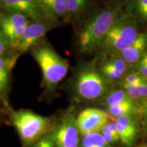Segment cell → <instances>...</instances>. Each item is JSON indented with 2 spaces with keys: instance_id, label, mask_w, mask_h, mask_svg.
<instances>
[{
  "instance_id": "obj_1",
  "label": "cell",
  "mask_w": 147,
  "mask_h": 147,
  "mask_svg": "<svg viewBox=\"0 0 147 147\" xmlns=\"http://www.w3.org/2000/svg\"><path fill=\"white\" fill-rule=\"evenodd\" d=\"M124 2L115 0L93 12L80 29L78 46L81 53H93L97 50L115 19L123 9Z\"/></svg>"
},
{
  "instance_id": "obj_2",
  "label": "cell",
  "mask_w": 147,
  "mask_h": 147,
  "mask_svg": "<svg viewBox=\"0 0 147 147\" xmlns=\"http://www.w3.org/2000/svg\"><path fill=\"white\" fill-rule=\"evenodd\" d=\"M140 28L138 24L125 13L123 9L97 50L105 55L119 54L135 41L140 32Z\"/></svg>"
},
{
  "instance_id": "obj_3",
  "label": "cell",
  "mask_w": 147,
  "mask_h": 147,
  "mask_svg": "<svg viewBox=\"0 0 147 147\" xmlns=\"http://www.w3.org/2000/svg\"><path fill=\"white\" fill-rule=\"evenodd\" d=\"M35 60L41 68L46 88L53 91L67 75L68 61L61 57L47 44H39L31 49Z\"/></svg>"
},
{
  "instance_id": "obj_4",
  "label": "cell",
  "mask_w": 147,
  "mask_h": 147,
  "mask_svg": "<svg viewBox=\"0 0 147 147\" xmlns=\"http://www.w3.org/2000/svg\"><path fill=\"white\" fill-rule=\"evenodd\" d=\"M10 121L27 146L38 142L51 126L50 119L27 110L12 112Z\"/></svg>"
},
{
  "instance_id": "obj_5",
  "label": "cell",
  "mask_w": 147,
  "mask_h": 147,
  "mask_svg": "<svg viewBox=\"0 0 147 147\" xmlns=\"http://www.w3.org/2000/svg\"><path fill=\"white\" fill-rule=\"evenodd\" d=\"M74 86L79 97L85 100H94L106 93L108 81L98 69L90 65L77 73Z\"/></svg>"
},
{
  "instance_id": "obj_6",
  "label": "cell",
  "mask_w": 147,
  "mask_h": 147,
  "mask_svg": "<svg viewBox=\"0 0 147 147\" xmlns=\"http://www.w3.org/2000/svg\"><path fill=\"white\" fill-rule=\"evenodd\" d=\"M31 20L25 14L12 11H0V29L15 51L24 29Z\"/></svg>"
},
{
  "instance_id": "obj_7",
  "label": "cell",
  "mask_w": 147,
  "mask_h": 147,
  "mask_svg": "<svg viewBox=\"0 0 147 147\" xmlns=\"http://www.w3.org/2000/svg\"><path fill=\"white\" fill-rule=\"evenodd\" d=\"M56 22L53 21H30L24 29L15 51L18 53L27 52L39 45L42 38L49 31L56 27Z\"/></svg>"
},
{
  "instance_id": "obj_8",
  "label": "cell",
  "mask_w": 147,
  "mask_h": 147,
  "mask_svg": "<svg viewBox=\"0 0 147 147\" xmlns=\"http://www.w3.org/2000/svg\"><path fill=\"white\" fill-rule=\"evenodd\" d=\"M79 133L76 119L69 115L62 119L50 138L56 147H78Z\"/></svg>"
},
{
  "instance_id": "obj_9",
  "label": "cell",
  "mask_w": 147,
  "mask_h": 147,
  "mask_svg": "<svg viewBox=\"0 0 147 147\" xmlns=\"http://www.w3.org/2000/svg\"><path fill=\"white\" fill-rule=\"evenodd\" d=\"M110 116L104 110L89 108L82 110L76 118L79 132L82 136L99 132L109 121Z\"/></svg>"
},
{
  "instance_id": "obj_10",
  "label": "cell",
  "mask_w": 147,
  "mask_h": 147,
  "mask_svg": "<svg viewBox=\"0 0 147 147\" xmlns=\"http://www.w3.org/2000/svg\"><path fill=\"white\" fill-rule=\"evenodd\" d=\"M0 11L20 12L33 21H52L42 10L38 0H3L0 4Z\"/></svg>"
},
{
  "instance_id": "obj_11",
  "label": "cell",
  "mask_w": 147,
  "mask_h": 147,
  "mask_svg": "<svg viewBox=\"0 0 147 147\" xmlns=\"http://www.w3.org/2000/svg\"><path fill=\"white\" fill-rule=\"evenodd\" d=\"M129 65L120 55H108L98 69L108 82H112L123 78Z\"/></svg>"
},
{
  "instance_id": "obj_12",
  "label": "cell",
  "mask_w": 147,
  "mask_h": 147,
  "mask_svg": "<svg viewBox=\"0 0 147 147\" xmlns=\"http://www.w3.org/2000/svg\"><path fill=\"white\" fill-rule=\"evenodd\" d=\"M147 51V27L140 31L138 36L129 47L127 48L119 55L129 65H135L142 58Z\"/></svg>"
},
{
  "instance_id": "obj_13",
  "label": "cell",
  "mask_w": 147,
  "mask_h": 147,
  "mask_svg": "<svg viewBox=\"0 0 147 147\" xmlns=\"http://www.w3.org/2000/svg\"><path fill=\"white\" fill-rule=\"evenodd\" d=\"M116 125L119 139L127 147L133 146L136 134L135 121L130 115H123L116 117Z\"/></svg>"
},
{
  "instance_id": "obj_14",
  "label": "cell",
  "mask_w": 147,
  "mask_h": 147,
  "mask_svg": "<svg viewBox=\"0 0 147 147\" xmlns=\"http://www.w3.org/2000/svg\"><path fill=\"white\" fill-rule=\"evenodd\" d=\"M21 53L14 51L0 55V93H6L9 87L10 74Z\"/></svg>"
},
{
  "instance_id": "obj_15",
  "label": "cell",
  "mask_w": 147,
  "mask_h": 147,
  "mask_svg": "<svg viewBox=\"0 0 147 147\" xmlns=\"http://www.w3.org/2000/svg\"><path fill=\"white\" fill-rule=\"evenodd\" d=\"M38 1L49 19L55 22L60 20L69 21L66 0H38Z\"/></svg>"
},
{
  "instance_id": "obj_16",
  "label": "cell",
  "mask_w": 147,
  "mask_h": 147,
  "mask_svg": "<svg viewBox=\"0 0 147 147\" xmlns=\"http://www.w3.org/2000/svg\"><path fill=\"white\" fill-rule=\"evenodd\" d=\"M123 11L140 25L147 27V0H127Z\"/></svg>"
},
{
  "instance_id": "obj_17",
  "label": "cell",
  "mask_w": 147,
  "mask_h": 147,
  "mask_svg": "<svg viewBox=\"0 0 147 147\" xmlns=\"http://www.w3.org/2000/svg\"><path fill=\"white\" fill-rule=\"evenodd\" d=\"M91 0H66L69 21L80 18L91 5Z\"/></svg>"
},
{
  "instance_id": "obj_18",
  "label": "cell",
  "mask_w": 147,
  "mask_h": 147,
  "mask_svg": "<svg viewBox=\"0 0 147 147\" xmlns=\"http://www.w3.org/2000/svg\"><path fill=\"white\" fill-rule=\"evenodd\" d=\"M80 147H110L102 134L95 132L83 136Z\"/></svg>"
},
{
  "instance_id": "obj_19",
  "label": "cell",
  "mask_w": 147,
  "mask_h": 147,
  "mask_svg": "<svg viewBox=\"0 0 147 147\" xmlns=\"http://www.w3.org/2000/svg\"><path fill=\"white\" fill-rule=\"evenodd\" d=\"M134 100L130 97L124 89H117L112 91L106 97V104L108 106L121 104H134Z\"/></svg>"
},
{
  "instance_id": "obj_20",
  "label": "cell",
  "mask_w": 147,
  "mask_h": 147,
  "mask_svg": "<svg viewBox=\"0 0 147 147\" xmlns=\"http://www.w3.org/2000/svg\"><path fill=\"white\" fill-rule=\"evenodd\" d=\"M109 113L111 115L118 117L123 115H130L134 109V104H121L108 107Z\"/></svg>"
},
{
  "instance_id": "obj_21",
  "label": "cell",
  "mask_w": 147,
  "mask_h": 147,
  "mask_svg": "<svg viewBox=\"0 0 147 147\" xmlns=\"http://www.w3.org/2000/svg\"><path fill=\"white\" fill-rule=\"evenodd\" d=\"M145 80H146L142 75L136 70L130 71L129 72H127L123 78L122 79V82H127V83L131 84H138L143 82Z\"/></svg>"
},
{
  "instance_id": "obj_22",
  "label": "cell",
  "mask_w": 147,
  "mask_h": 147,
  "mask_svg": "<svg viewBox=\"0 0 147 147\" xmlns=\"http://www.w3.org/2000/svg\"><path fill=\"white\" fill-rule=\"evenodd\" d=\"M121 86L123 89L126 91V93L129 95L130 97L134 100H142L140 93H139L138 88L135 84H131L127 83V82H121Z\"/></svg>"
},
{
  "instance_id": "obj_23",
  "label": "cell",
  "mask_w": 147,
  "mask_h": 147,
  "mask_svg": "<svg viewBox=\"0 0 147 147\" xmlns=\"http://www.w3.org/2000/svg\"><path fill=\"white\" fill-rule=\"evenodd\" d=\"M134 69L142 75L147 80V51L139 61L134 65Z\"/></svg>"
},
{
  "instance_id": "obj_24",
  "label": "cell",
  "mask_w": 147,
  "mask_h": 147,
  "mask_svg": "<svg viewBox=\"0 0 147 147\" xmlns=\"http://www.w3.org/2000/svg\"><path fill=\"white\" fill-rule=\"evenodd\" d=\"M10 50H12V49H11L10 42L0 29V55L5 54Z\"/></svg>"
},
{
  "instance_id": "obj_25",
  "label": "cell",
  "mask_w": 147,
  "mask_h": 147,
  "mask_svg": "<svg viewBox=\"0 0 147 147\" xmlns=\"http://www.w3.org/2000/svg\"><path fill=\"white\" fill-rule=\"evenodd\" d=\"M108 123L105 125H104V127L102 128L101 131H102V134L103 135V136L104 137V138H105L106 140L110 144H113V143H115L116 142H117L118 140L114 136L113 134H112L111 131H110L109 127H108Z\"/></svg>"
},
{
  "instance_id": "obj_26",
  "label": "cell",
  "mask_w": 147,
  "mask_h": 147,
  "mask_svg": "<svg viewBox=\"0 0 147 147\" xmlns=\"http://www.w3.org/2000/svg\"><path fill=\"white\" fill-rule=\"evenodd\" d=\"M34 147H56L50 137L40 138L34 145Z\"/></svg>"
},
{
  "instance_id": "obj_27",
  "label": "cell",
  "mask_w": 147,
  "mask_h": 147,
  "mask_svg": "<svg viewBox=\"0 0 147 147\" xmlns=\"http://www.w3.org/2000/svg\"><path fill=\"white\" fill-rule=\"evenodd\" d=\"M138 88L139 93H140L143 100H147V80H145L142 83L138 84H135Z\"/></svg>"
},
{
  "instance_id": "obj_28",
  "label": "cell",
  "mask_w": 147,
  "mask_h": 147,
  "mask_svg": "<svg viewBox=\"0 0 147 147\" xmlns=\"http://www.w3.org/2000/svg\"><path fill=\"white\" fill-rule=\"evenodd\" d=\"M143 109H144V112L147 118V100L144 101V106H143Z\"/></svg>"
},
{
  "instance_id": "obj_29",
  "label": "cell",
  "mask_w": 147,
  "mask_h": 147,
  "mask_svg": "<svg viewBox=\"0 0 147 147\" xmlns=\"http://www.w3.org/2000/svg\"><path fill=\"white\" fill-rule=\"evenodd\" d=\"M3 1V0H0V4H1V3L2 2V1Z\"/></svg>"
}]
</instances>
